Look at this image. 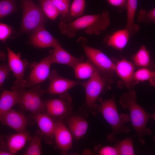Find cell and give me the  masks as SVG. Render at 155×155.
Wrapping results in <instances>:
<instances>
[{"label": "cell", "mask_w": 155, "mask_h": 155, "mask_svg": "<svg viewBox=\"0 0 155 155\" xmlns=\"http://www.w3.org/2000/svg\"><path fill=\"white\" fill-rule=\"evenodd\" d=\"M53 64H64L73 69L84 61L83 57L78 58L73 56L64 49L59 42L50 53Z\"/></svg>", "instance_id": "5bb4252c"}, {"label": "cell", "mask_w": 155, "mask_h": 155, "mask_svg": "<svg viewBox=\"0 0 155 155\" xmlns=\"http://www.w3.org/2000/svg\"><path fill=\"white\" fill-rule=\"evenodd\" d=\"M82 47L89 60L100 72L108 75L115 72V64L100 50L91 47L84 42V38L80 39Z\"/></svg>", "instance_id": "9c48e42d"}, {"label": "cell", "mask_w": 155, "mask_h": 155, "mask_svg": "<svg viewBox=\"0 0 155 155\" xmlns=\"http://www.w3.org/2000/svg\"><path fill=\"white\" fill-rule=\"evenodd\" d=\"M135 64L137 66L143 67H148L150 63L149 51L144 45H142L133 56Z\"/></svg>", "instance_id": "cb8c5ba5"}, {"label": "cell", "mask_w": 155, "mask_h": 155, "mask_svg": "<svg viewBox=\"0 0 155 155\" xmlns=\"http://www.w3.org/2000/svg\"><path fill=\"white\" fill-rule=\"evenodd\" d=\"M45 93L39 85L28 90L21 89L18 104L22 109L34 114L46 112L45 103L42 99Z\"/></svg>", "instance_id": "277c9868"}, {"label": "cell", "mask_w": 155, "mask_h": 155, "mask_svg": "<svg viewBox=\"0 0 155 155\" xmlns=\"http://www.w3.org/2000/svg\"><path fill=\"white\" fill-rule=\"evenodd\" d=\"M153 140L154 141V142H155V136H154L153 137Z\"/></svg>", "instance_id": "f35d334b"}, {"label": "cell", "mask_w": 155, "mask_h": 155, "mask_svg": "<svg viewBox=\"0 0 155 155\" xmlns=\"http://www.w3.org/2000/svg\"><path fill=\"white\" fill-rule=\"evenodd\" d=\"M40 4L44 13L51 20H55L60 15L52 0H40Z\"/></svg>", "instance_id": "4316f807"}, {"label": "cell", "mask_w": 155, "mask_h": 155, "mask_svg": "<svg viewBox=\"0 0 155 155\" xmlns=\"http://www.w3.org/2000/svg\"><path fill=\"white\" fill-rule=\"evenodd\" d=\"M119 155H133L135 154L133 144V138L127 137L119 141L115 146Z\"/></svg>", "instance_id": "484cf974"}, {"label": "cell", "mask_w": 155, "mask_h": 155, "mask_svg": "<svg viewBox=\"0 0 155 155\" xmlns=\"http://www.w3.org/2000/svg\"><path fill=\"white\" fill-rule=\"evenodd\" d=\"M34 117L47 143L53 144L55 142L54 119L46 112L34 114Z\"/></svg>", "instance_id": "4fadbf2b"}, {"label": "cell", "mask_w": 155, "mask_h": 155, "mask_svg": "<svg viewBox=\"0 0 155 155\" xmlns=\"http://www.w3.org/2000/svg\"><path fill=\"white\" fill-rule=\"evenodd\" d=\"M154 110L155 111V108H154ZM151 116H152V118H153L154 119V120L155 121V113L154 114H152Z\"/></svg>", "instance_id": "74e56055"}, {"label": "cell", "mask_w": 155, "mask_h": 155, "mask_svg": "<svg viewBox=\"0 0 155 155\" xmlns=\"http://www.w3.org/2000/svg\"><path fill=\"white\" fill-rule=\"evenodd\" d=\"M68 125L75 141H79L86 133L88 127V123L84 118L75 116L68 120Z\"/></svg>", "instance_id": "d6986e66"}, {"label": "cell", "mask_w": 155, "mask_h": 155, "mask_svg": "<svg viewBox=\"0 0 155 155\" xmlns=\"http://www.w3.org/2000/svg\"><path fill=\"white\" fill-rule=\"evenodd\" d=\"M137 21L145 23L155 24V7L149 11L144 9H140L137 16Z\"/></svg>", "instance_id": "4dcf8cb0"}, {"label": "cell", "mask_w": 155, "mask_h": 155, "mask_svg": "<svg viewBox=\"0 0 155 155\" xmlns=\"http://www.w3.org/2000/svg\"><path fill=\"white\" fill-rule=\"evenodd\" d=\"M137 5V0H127V22L125 28L129 32L130 36L135 35L140 30L139 26L134 23Z\"/></svg>", "instance_id": "7402d4cb"}, {"label": "cell", "mask_w": 155, "mask_h": 155, "mask_svg": "<svg viewBox=\"0 0 155 155\" xmlns=\"http://www.w3.org/2000/svg\"><path fill=\"white\" fill-rule=\"evenodd\" d=\"M21 30L23 32L34 31L44 27L45 18L41 8L31 0H24Z\"/></svg>", "instance_id": "5b68a950"}, {"label": "cell", "mask_w": 155, "mask_h": 155, "mask_svg": "<svg viewBox=\"0 0 155 155\" xmlns=\"http://www.w3.org/2000/svg\"><path fill=\"white\" fill-rule=\"evenodd\" d=\"M0 155H12V154L9 151L1 150L0 151Z\"/></svg>", "instance_id": "8d00e7d4"}, {"label": "cell", "mask_w": 155, "mask_h": 155, "mask_svg": "<svg viewBox=\"0 0 155 155\" xmlns=\"http://www.w3.org/2000/svg\"><path fill=\"white\" fill-rule=\"evenodd\" d=\"M96 150L98 154L100 155H118L117 150L115 147L109 146L97 147Z\"/></svg>", "instance_id": "d6a6232c"}, {"label": "cell", "mask_w": 155, "mask_h": 155, "mask_svg": "<svg viewBox=\"0 0 155 155\" xmlns=\"http://www.w3.org/2000/svg\"><path fill=\"white\" fill-rule=\"evenodd\" d=\"M130 36L129 32L126 29L119 30L108 36L106 42L108 46L121 51L128 43Z\"/></svg>", "instance_id": "44dd1931"}, {"label": "cell", "mask_w": 155, "mask_h": 155, "mask_svg": "<svg viewBox=\"0 0 155 155\" xmlns=\"http://www.w3.org/2000/svg\"><path fill=\"white\" fill-rule=\"evenodd\" d=\"M96 108L112 129V132L107 136L108 141L112 142L115 141L116 136L119 133L130 132L129 127L125 125L130 120V116L125 113L119 114L114 96L101 101Z\"/></svg>", "instance_id": "3957f363"}, {"label": "cell", "mask_w": 155, "mask_h": 155, "mask_svg": "<svg viewBox=\"0 0 155 155\" xmlns=\"http://www.w3.org/2000/svg\"><path fill=\"white\" fill-rule=\"evenodd\" d=\"M100 73L95 66L89 80L86 82H82L81 84L85 90L87 106L92 111H95L96 108V102L105 86L104 80Z\"/></svg>", "instance_id": "8992f818"}, {"label": "cell", "mask_w": 155, "mask_h": 155, "mask_svg": "<svg viewBox=\"0 0 155 155\" xmlns=\"http://www.w3.org/2000/svg\"><path fill=\"white\" fill-rule=\"evenodd\" d=\"M110 23L109 13L104 11L100 14L80 16L69 22H61L59 27L63 35L71 38L77 31L83 29L88 34L98 35L106 30Z\"/></svg>", "instance_id": "6da1fadb"}, {"label": "cell", "mask_w": 155, "mask_h": 155, "mask_svg": "<svg viewBox=\"0 0 155 155\" xmlns=\"http://www.w3.org/2000/svg\"><path fill=\"white\" fill-rule=\"evenodd\" d=\"M8 65L16 79L12 90H19L26 87V81L24 79L28 61L21 58L20 54L16 53L9 47H7Z\"/></svg>", "instance_id": "ba28073f"}, {"label": "cell", "mask_w": 155, "mask_h": 155, "mask_svg": "<svg viewBox=\"0 0 155 155\" xmlns=\"http://www.w3.org/2000/svg\"><path fill=\"white\" fill-rule=\"evenodd\" d=\"M111 5L120 9H126L127 0H106Z\"/></svg>", "instance_id": "d590c367"}, {"label": "cell", "mask_w": 155, "mask_h": 155, "mask_svg": "<svg viewBox=\"0 0 155 155\" xmlns=\"http://www.w3.org/2000/svg\"><path fill=\"white\" fill-rule=\"evenodd\" d=\"M133 80L136 81H149L150 84L155 85V71H152L146 67L139 69L134 72Z\"/></svg>", "instance_id": "d4e9b609"}, {"label": "cell", "mask_w": 155, "mask_h": 155, "mask_svg": "<svg viewBox=\"0 0 155 155\" xmlns=\"http://www.w3.org/2000/svg\"><path fill=\"white\" fill-rule=\"evenodd\" d=\"M28 146L23 154L24 155H40L42 154L41 140L36 135L32 137Z\"/></svg>", "instance_id": "83f0119b"}, {"label": "cell", "mask_w": 155, "mask_h": 155, "mask_svg": "<svg viewBox=\"0 0 155 155\" xmlns=\"http://www.w3.org/2000/svg\"><path fill=\"white\" fill-rule=\"evenodd\" d=\"M60 14L62 19H66L69 17V0H52Z\"/></svg>", "instance_id": "1f68e13d"}, {"label": "cell", "mask_w": 155, "mask_h": 155, "mask_svg": "<svg viewBox=\"0 0 155 155\" xmlns=\"http://www.w3.org/2000/svg\"><path fill=\"white\" fill-rule=\"evenodd\" d=\"M137 97L135 91L129 89L127 92L121 96L119 103L124 109L128 110L132 125L136 133L139 141L142 145L145 144L144 136L152 134L151 130L146 127L152 114L147 113L136 102Z\"/></svg>", "instance_id": "7a4b0ae2"}, {"label": "cell", "mask_w": 155, "mask_h": 155, "mask_svg": "<svg viewBox=\"0 0 155 155\" xmlns=\"http://www.w3.org/2000/svg\"><path fill=\"white\" fill-rule=\"evenodd\" d=\"M85 0H73L70 8L69 17L79 18L84 12Z\"/></svg>", "instance_id": "f546056e"}, {"label": "cell", "mask_w": 155, "mask_h": 155, "mask_svg": "<svg viewBox=\"0 0 155 155\" xmlns=\"http://www.w3.org/2000/svg\"><path fill=\"white\" fill-rule=\"evenodd\" d=\"M53 64L51 55L36 63L31 70L26 81V87H33L45 80L50 74V67Z\"/></svg>", "instance_id": "30bf717a"}, {"label": "cell", "mask_w": 155, "mask_h": 155, "mask_svg": "<svg viewBox=\"0 0 155 155\" xmlns=\"http://www.w3.org/2000/svg\"><path fill=\"white\" fill-rule=\"evenodd\" d=\"M54 120L55 142L58 148L63 153L65 154L72 147L73 136L62 120Z\"/></svg>", "instance_id": "7c38bea8"}, {"label": "cell", "mask_w": 155, "mask_h": 155, "mask_svg": "<svg viewBox=\"0 0 155 155\" xmlns=\"http://www.w3.org/2000/svg\"><path fill=\"white\" fill-rule=\"evenodd\" d=\"M45 103L46 113L54 120H62L72 110V99L67 92L59 94V98L48 100Z\"/></svg>", "instance_id": "52a82bcc"}, {"label": "cell", "mask_w": 155, "mask_h": 155, "mask_svg": "<svg viewBox=\"0 0 155 155\" xmlns=\"http://www.w3.org/2000/svg\"><path fill=\"white\" fill-rule=\"evenodd\" d=\"M1 123L13 129L17 132L25 130L28 121L22 113L12 108L0 117Z\"/></svg>", "instance_id": "9a60e30c"}, {"label": "cell", "mask_w": 155, "mask_h": 155, "mask_svg": "<svg viewBox=\"0 0 155 155\" xmlns=\"http://www.w3.org/2000/svg\"><path fill=\"white\" fill-rule=\"evenodd\" d=\"M10 68L8 64L3 63L0 65V86H2L5 80L7 77Z\"/></svg>", "instance_id": "e575fe53"}, {"label": "cell", "mask_w": 155, "mask_h": 155, "mask_svg": "<svg viewBox=\"0 0 155 155\" xmlns=\"http://www.w3.org/2000/svg\"><path fill=\"white\" fill-rule=\"evenodd\" d=\"M48 78L49 83L45 92L52 94H63L77 85H81L82 83L62 77L55 69L51 71Z\"/></svg>", "instance_id": "8fae6325"}, {"label": "cell", "mask_w": 155, "mask_h": 155, "mask_svg": "<svg viewBox=\"0 0 155 155\" xmlns=\"http://www.w3.org/2000/svg\"><path fill=\"white\" fill-rule=\"evenodd\" d=\"M30 41L33 45L41 48L53 47L58 42L44 27L34 31Z\"/></svg>", "instance_id": "e0dca14e"}, {"label": "cell", "mask_w": 155, "mask_h": 155, "mask_svg": "<svg viewBox=\"0 0 155 155\" xmlns=\"http://www.w3.org/2000/svg\"><path fill=\"white\" fill-rule=\"evenodd\" d=\"M16 9V6L14 0H1L0 19L14 12Z\"/></svg>", "instance_id": "f1b7e54d"}, {"label": "cell", "mask_w": 155, "mask_h": 155, "mask_svg": "<svg viewBox=\"0 0 155 155\" xmlns=\"http://www.w3.org/2000/svg\"><path fill=\"white\" fill-rule=\"evenodd\" d=\"M134 67L131 63L123 59L115 64V72L123 81L125 86L130 88L133 84Z\"/></svg>", "instance_id": "2e32d148"}, {"label": "cell", "mask_w": 155, "mask_h": 155, "mask_svg": "<svg viewBox=\"0 0 155 155\" xmlns=\"http://www.w3.org/2000/svg\"><path fill=\"white\" fill-rule=\"evenodd\" d=\"M32 138L30 133L25 130L17 132L8 139L7 145L9 151L12 155L16 154L25 145L27 142Z\"/></svg>", "instance_id": "ac0fdd59"}, {"label": "cell", "mask_w": 155, "mask_h": 155, "mask_svg": "<svg viewBox=\"0 0 155 155\" xmlns=\"http://www.w3.org/2000/svg\"><path fill=\"white\" fill-rule=\"evenodd\" d=\"M20 91V90H5L2 93L0 97V117L18 104Z\"/></svg>", "instance_id": "ffe728a7"}, {"label": "cell", "mask_w": 155, "mask_h": 155, "mask_svg": "<svg viewBox=\"0 0 155 155\" xmlns=\"http://www.w3.org/2000/svg\"><path fill=\"white\" fill-rule=\"evenodd\" d=\"M12 28L4 23L0 24V40L5 42L9 38L12 32Z\"/></svg>", "instance_id": "836d02e7"}, {"label": "cell", "mask_w": 155, "mask_h": 155, "mask_svg": "<svg viewBox=\"0 0 155 155\" xmlns=\"http://www.w3.org/2000/svg\"><path fill=\"white\" fill-rule=\"evenodd\" d=\"M95 67V66L89 60L79 63L73 69L77 78L79 79H86L91 77Z\"/></svg>", "instance_id": "603a6c76"}]
</instances>
